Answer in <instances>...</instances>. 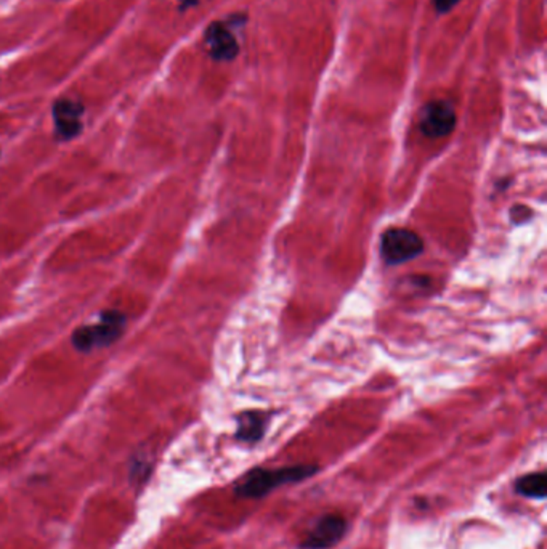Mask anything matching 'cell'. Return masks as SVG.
<instances>
[{
  "mask_svg": "<svg viewBox=\"0 0 547 549\" xmlns=\"http://www.w3.org/2000/svg\"><path fill=\"white\" fill-rule=\"evenodd\" d=\"M320 471L316 464H295V466L276 467H254L241 481L234 484V494L244 500H260L274 488L286 485V484H299L313 477Z\"/></svg>",
  "mask_w": 547,
  "mask_h": 549,
  "instance_id": "obj_1",
  "label": "cell"
},
{
  "mask_svg": "<svg viewBox=\"0 0 547 549\" xmlns=\"http://www.w3.org/2000/svg\"><path fill=\"white\" fill-rule=\"evenodd\" d=\"M127 324V316L119 310H104L95 324L79 326L71 336L75 351L87 352L108 347L119 341Z\"/></svg>",
  "mask_w": 547,
  "mask_h": 549,
  "instance_id": "obj_2",
  "label": "cell"
},
{
  "mask_svg": "<svg viewBox=\"0 0 547 549\" xmlns=\"http://www.w3.org/2000/svg\"><path fill=\"white\" fill-rule=\"evenodd\" d=\"M424 251V241L410 228H390L381 241V255L389 265L413 261Z\"/></svg>",
  "mask_w": 547,
  "mask_h": 549,
  "instance_id": "obj_3",
  "label": "cell"
},
{
  "mask_svg": "<svg viewBox=\"0 0 547 549\" xmlns=\"http://www.w3.org/2000/svg\"><path fill=\"white\" fill-rule=\"evenodd\" d=\"M458 124V115L450 102L433 100L425 105L419 115V129L425 137L443 138L450 135Z\"/></svg>",
  "mask_w": 547,
  "mask_h": 549,
  "instance_id": "obj_4",
  "label": "cell"
},
{
  "mask_svg": "<svg viewBox=\"0 0 547 549\" xmlns=\"http://www.w3.org/2000/svg\"><path fill=\"white\" fill-rule=\"evenodd\" d=\"M349 530V522L341 514H326L316 521L302 542V549H329L343 540Z\"/></svg>",
  "mask_w": 547,
  "mask_h": 549,
  "instance_id": "obj_5",
  "label": "cell"
},
{
  "mask_svg": "<svg viewBox=\"0 0 547 549\" xmlns=\"http://www.w3.org/2000/svg\"><path fill=\"white\" fill-rule=\"evenodd\" d=\"M84 105L75 100H58L54 105V123L58 140L68 142L83 132Z\"/></svg>",
  "mask_w": 547,
  "mask_h": 549,
  "instance_id": "obj_6",
  "label": "cell"
},
{
  "mask_svg": "<svg viewBox=\"0 0 547 549\" xmlns=\"http://www.w3.org/2000/svg\"><path fill=\"white\" fill-rule=\"evenodd\" d=\"M205 44L209 54L217 62H230L240 54V44L234 39L232 31L222 23H213L205 31Z\"/></svg>",
  "mask_w": 547,
  "mask_h": 549,
  "instance_id": "obj_7",
  "label": "cell"
},
{
  "mask_svg": "<svg viewBox=\"0 0 547 549\" xmlns=\"http://www.w3.org/2000/svg\"><path fill=\"white\" fill-rule=\"evenodd\" d=\"M267 416L260 412H244L238 416L236 439L244 444H257L265 435Z\"/></svg>",
  "mask_w": 547,
  "mask_h": 549,
  "instance_id": "obj_8",
  "label": "cell"
},
{
  "mask_svg": "<svg viewBox=\"0 0 547 549\" xmlns=\"http://www.w3.org/2000/svg\"><path fill=\"white\" fill-rule=\"evenodd\" d=\"M546 487V473H530L515 481V492L532 500H544Z\"/></svg>",
  "mask_w": 547,
  "mask_h": 549,
  "instance_id": "obj_9",
  "label": "cell"
},
{
  "mask_svg": "<svg viewBox=\"0 0 547 549\" xmlns=\"http://www.w3.org/2000/svg\"><path fill=\"white\" fill-rule=\"evenodd\" d=\"M432 2H433V5H435L440 14L452 12L453 8L456 7L459 4V0H432Z\"/></svg>",
  "mask_w": 547,
  "mask_h": 549,
  "instance_id": "obj_10",
  "label": "cell"
},
{
  "mask_svg": "<svg viewBox=\"0 0 547 549\" xmlns=\"http://www.w3.org/2000/svg\"><path fill=\"white\" fill-rule=\"evenodd\" d=\"M182 2H184V5L186 7V5H194L198 0H182Z\"/></svg>",
  "mask_w": 547,
  "mask_h": 549,
  "instance_id": "obj_11",
  "label": "cell"
}]
</instances>
